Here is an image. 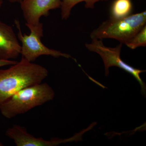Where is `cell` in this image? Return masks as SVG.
<instances>
[{"label":"cell","mask_w":146,"mask_h":146,"mask_svg":"<svg viewBox=\"0 0 146 146\" xmlns=\"http://www.w3.org/2000/svg\"><path fill=\"white\" fill-rule=\"evenodd\" d=\"M132 9L133 4L131 0H115L110 7V18H124L130 15Z\"/></svg>","instance_id":"cell-9"},{"label":"cell","mask_w":146,"mask_h":146,"mask_svg":"<svg viewBox=\"0 0 146 146\" xmlns=\"http://www.w3.org/2000/svg\"><path fill=\"white\" fill-rule=\"evenodd\" d=\"M21 46L12 27L0 21V59L13 60L21 54Z\"/></svg>","instance_id":"cell-8"},{"label":"cell","mask_w":146,"mask_h":146,"mask_svg":"<svg viewBox=\"0 0 146 146\" xmlns=\"http://www.w3.org/2000/svg\"><path fill=\"white\" fill-rule=\"evenodd\" d=\"M48 75L46 68L23 57L7 69L0 70V104L21 89L42 83Z\"/></svg>","instance_id":"cell-1"},{"label":"cell","mask_w":146,"mask_h":146,"mask_svg":"<svg viewBox=\"0 0 146 146\" xmlns=\"http://www.w3.org/2000/svg\"><path fill=\"white\" fill-rule=\"evenodd\" d=\"M15 23L18 30L17 37L22 43L21 54L22 57L29 62H34L38 57L42 55L51 56L55 58L62 56L66 58H73L70 54L50 49L43 44L41 38L44 36V29L43 24L41 22L35 25L26 24L30 31L29 35L23 34L19 21L16 20Z\"/></svg>","instance_id":"cell-4"},{"label":"cell","mask_w":146,"mask_h":146,"mask_svg":"<svg viewBox=\"0 0 146 146\" xmlns=\"http://www.w3.org/2000/svg\"><path fill=\"white\" fill-rule=\"evenodd\" d=\"M6 136L14 141L17 146H53L63 143L74 141L76 137L67 139L52 138L50 141L45 140L42 138H36L29 133L24 127L13 125L7 129L5 132Z\"/></svg>","instance_id":"cell-7"},{"label":"cell","mask_w":146,"mask_h":146,"mask_svg":"<svg viewBox=\"0 0 146 146\" xmlns=\"http://www.w3.org/2000/svg\"><path fill=\"white\" fill-rule=\"evenodd\" d=\"M102 40L92 39L91 43L86 44L85 46L90 51L97 53L100 56L104 64L105 75L108 76L109 74V68L110 67H119L130 74L137 80L141 86V93L145 95L146 93V85L140 78V74L145 71L133 68L121 59L120 53L122 46L121 43L115 48H110L105 46Z\"/></svg>","instance_id":"cell-5"},{"label":"cell","mask_w":146,"mask_h":146,"mask_svg":"<svg viewBox=\"0 0 146 146\" xmlns=\"http://www.w3.org/2000/svg\"><path fill=\"white\" fill-rule=\"evenodd\" d=\"M107 1L108 0H62L60 7L61 18L63 20H67L70 17L73 7L79 3L84 2L86 8L93 9L96 3Z\"/></svg>","instance_id":"cell-10"},{"label":"cell","mask_w":146,"mask_h":146,"mask_svg":"<svg viewBox=\"0 0 146 146\" xmlns=\"http://www.w3.org/2000/svg\"><path fill=\"white\" fill-rule=\"evenodd\" d=\"M9 1L11 3H21V2H22V1L23 0H9Z\"/></svg>","instance_id":"cell-13"},{"label":"cell","mask_w":146,"mask_h":146,"mask_svg":"<svg viewBox=\"0 0 146 146\" xmlns=\"http://www.w3.org/2000/svg\"><path fill=\"white\" fill-rule=\"evenodd\" d=\"M3 3V0H0V8L1 7Z\"/></svg>","instance_id":"cell-14"},{"label":"cell","mask_w":146,"mask_h":146,"mask_svg":"<svg viewBox=\"0 0 146 146\" xmlns=\"http://www.w3.org/2000/svg\"><path fill=\"white\" fill-rule=\"evenodd\" d=\"M125 44L131 49H135L139 47L146 46V26L145 25L133 37Z\"/></svg>","instance_id":"cell-11"},{"label":"cell","mask_w":146,"mask_h":146,"mask_svg":"<svg viewBox=\"0 0 146 146\" xmlns=\"http://www.w3.org/2000/svg\"><path fill=\"white\" fill-rule=\"evenodd\" d=\"M17 61L13 60H3L0 59V68L6 66L10 65L15 64Z\"/></svg>","instance_id":"cell-12"},{"label":"cell","mask_w":146,"mask_h":146,"mask_svg":"<svg viewBox=\"0 0 146 146\" xmlns=\"http://www.w3.org/2000/svg\"><path fill=\"white\" fill-rule=\"evenodd\" d=\"M146 11L119 19L110 18L93 31L90 36L92 39L111 38L125 44L146 25Z\"/></svg>","instance_id":"cell-3"},{"label":"cell","mask_w":146,"mask_h":146,"mask_svg":"<svg viewBox=\"0 0 146 146\" xmlns=\"http://www.w3.org/2000/svg\"><path fill=\"white\" fill-rule=\"evenodd\" d=\"M62 3V0H23L20 4L26 24L35 25L50 11L60 8Z\"/></svg>","instance_id":"cell-6"},{"label":"cell","mask_w":146,"mask_h":146,"mask_svg":"<svg viewBox=\"0 0 146 146\" xmlns=\"http://www.w3.org/2000/svg\"><path fill=\"white\" fill-rule=\"evenodd\" d=\"M54 95L52 88L42 82L13 94L0 104V112L5 117L11 119L52 100Z\"/></svg>","instance_id":"cell-2"}]
</instances>
